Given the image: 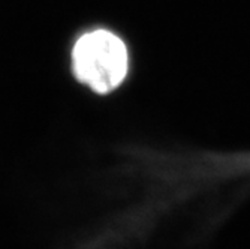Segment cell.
Instances as JSON below:
<instances>
[{
  "mask_svg": "<svg viewBox=\"0 0 250 249\" xmlns=\"http://www.w3.org/2000/svg\"><path fill=\"white\" fill-rule=\"evenodd\" d=\"M74 80L98 95H108L122 86L129 71V53L123 39L106 29L83 32L69 51Z\"/></svg>",
  "mask_w": 250,
  "mask_h": 249,
  "instance_id": "1",
  "label": "cell"
}]
</instances>
